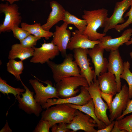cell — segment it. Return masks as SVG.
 I'll return each mask as SVG.
<instances>
[{"instance_id":"f35d334b","label":"cell","mask_w":132,"mask_h":132,"mask_svg":"<svg viewBox=\"0 0 132 132\" xmlns=\"http://www.w3.org/2000/svg\"><path fill=\"white\" fill-rule=\"evenodd\" d=\"M12 131V130L10 127L7 121L6 124L0 131V132H11Z\"/></svg>"},{"instance_id":"277c9868","label":"cell","mask_w":132,"mask_h":132,"mask_svg":"<svg viewBox=\"0 0 132 132\" xmlns=\"http://www.w3.org/2000/svg\"><path fill=\"white\" fill-rule=\"evenodd\" d=\"M55 85L58 97L66 98L77 96L80 89V86L88 87L89 85L86 79L83 77L72 76L63 78Z\"/></svg>"},{"instance_id":"5bb4252c","label":"cell","mask_w":132,"mask_h":132,"mask_svg":"<svg viewBox=\"0 0 132 132\" xmlns=\"http://www.w3.org/2000/svg\"><path fill=\"white\" fill-rule=\"evenodd\" d=\"M92 99L87 87L81 86L80 88V93L78 95L66 98L49 99L42 107L43 109H47L52 106L62 103L82 105L86 104Z\"/></svg>"},{"instance_id":"b9f144b4","label":"cell","mask_w":132,"mask_h":132,"mask_svg":"<svg viewBox=\"0 0 132 132\" xmlns=\"http://www.w3.org/2000/svg\"><path fill=\"white\" fill-rule=\"evenodd\" d=\"M130 56L132 60V52H130Z\"/></svg>"},{"instance_id":"ffe728a7","label":"cell","mask_w":132,"mask_h":132,"mask_svg":"<svg viewBox=\"0 0 132 132\" xmlns=\"http://www.w3.org/2000/svg\"><path fill=\"white\" fill-rule=\"evenodd\" d=\"M51 11L50 12L46 22L41 25L46 31H49L54 25L64 20L66 10L60 4L55 0L50 2Z\"/></svg>"},{"instance_id":"cb8c5ba5","label":"cell","mask_w":132,"mask_h":132,"mask_svg":"<svg viewBox=\"0 0 132 132\" xmlns=\"http://www.w3.org/2000/svg\"><path fill=\"white\" fill-rule=\"evenodd\" d=\"M21 26L22 29L28 31L31 34L41 38L44 37L47 40L54 35L52 32L46 31L42 28L40 23L30 24L23 22L21 23Z\"/></svg>"},{"instance_id":"e0dca14e","label":"cell","mask_w":132,"mask_h":132,"mask_svg":"<svg viewBox=\"0 0 132 132\" xmlns=\"http://www.w3.org/2000/svg\"><path fill=\"white\" fill-rule=\"evenodd\" d=\"M123 64L119 49L110 51L108 57V71L114 75L115 77L118 92L121 88L120 76L123 70Z\"/></svg>"},{"instance_id":"7402d4cb","label":"cell","mask_w":132,"mask_h":132,"mask_svg":"<svg viewBox=\"0 0 132 132\" xmlns=\"http://www.w3.org/2000/svg\"><path fill=\"white\" fill-rule=\"evenodd\" d=\"M34 49L33 48H27L23 47L20 44L12 45L10 51L8 58L15 59L18 58L23 61L33 55Z\"/></svg>"},{"instance_id":"3957f363","label":"cell","mask_w":132,"mask_h":132,"mask_svg":"<svg viewBox=\"0 0 132 132\" xmlns=\"http://www.w3.org/2000/svg\"><path fill=\"white\" fill-rule=\"evenodd\" d=\"M73 57L71 54H67L62 62L60 64L50 60L46 63L52 71L53 78L56 83L66 77L82 76L79 68L75 61L73 60Z\"/></svg>"},{"instance_id":"ac0fdd59","label":"cell","mask_w":132,"mask_h":132,"mask_svg":"<svg viewBox=\"0 0 132 132\" xmlns=\"http://www.w3.org/2000/svg\"><path fill=\"white\" fill-rule=\"evenodd\" d=\"M104 50L99 47L98 44L88 50V54L91 57L94 67V79H96L97 77L108 71V60L103 56Z\"/></svg>"},{"instance_id":"2e32d148","label":"cell","mask_w":132,"mask_h":132,"mask_svg":"<svg viewBox=\"0 0 132 132\" xmlns=\"http://www.w3.org/2000/svg\"><path fill=\"white\" fill-rule=\"evenodd\" d=\"M132 35V28L125 30L120 36L113 38L110 36H105L99 40L98 44L100 48L110 51L118 49L119 47L130 39Z\"/></svg>"},{"instance_id":"83f0119b","label":"cell","mask_w":132,"mask_h":132,"mask_svg":"<svg viewBox=\"0 0 132 132\" xmlns=\"http://www.w3.org/2000/svg\"><path fill=\"white\" fill-rule=\"evenodd\" d=\"M130 66L128 61L123 62V70L120 77L125 80L128 84L129 97L131 99L132 98V73L130 70Z\"/></svg>"},{"instance_id":"60d3db41","label":"cell","mask_w":132,"mask_h":132,"mask_svg":"<svg viewBox=\"0 0 132 132\" xmlns=\"http://www.w3.org/2000/svg\"><path fill=\"white\" fill-rule=\"evenodd\" d=\"M132 44V37L130 38V40L127 42L125 43L127 45H129Z\"/></svg>"},{"instance_id":"5b68a950","label":"cell","mask_w":132,"mask_h":132,"mask_svg":"<svg viewBox=\"0 0 132 132\" xmlns=\"http://www.w3.org/2000/svg\"><path fill=\"white\" fill-rule=\"evenodd\" d=\"M0 12L5 15L4 21L0 25V33L10 32L13 27L19 26L21 22V14L16 4H10L8 2L0 4Z\"/></svg>"},{"instance_id":"f1b7e54d","label":"cell","mask_w":132,"mask_h":132,"mask_svg":"<svg viewBox=\"0 0 132 132\" xmlns=\"http://www.w3.org/2000/svg\"><path fill=\"white\" fill-rule=\"evenodd\" d=\"M118 121L121 130H125L127 132H132V113Z\"/></svg>"},{"instance_id":"603a6c76","label":"cell","mask_w":132,"mask_h":132,"mask_svg":"<svg viewBox=\"0 0 132 132\" xmlns=\"http://www.w3.org/2000/svg\"><path fill=\"white\" fill-rule=\"evenodd\" d=\"M67 104L71 107L78 110L91 117L97 124L98 129H102L107 126L97 118L95 112L94 104L92 99L88 103L83 105H77L71 104Z\"/></svg>"},{"instance_id":"4dcf8cb0","label":"cell","mask_w":132,"mask_h":132,"mask_svg":"<svg viewBox=\"0 0 132 132\" xmlns=\"http://www.w3.org/2000/svg\"><path fill=\"white\" fill-rule=\"evenodd\" d=\"M13 36L15 38L20 41L31 34L28 31L20 28L19 26L13 27L11 29Z\"/></svg>"},{"instance_id":"52a82bcc","label":"cell","mask_w":132,"mask_h":132,"mask_svg":"<svg viewBox=\"0 0 132 132\" xmlns=\"http://www.w3.org/2000/svg\"><path fill=\"white\" fill-rule=\"evenodd\" d=\"M43 82L47 85L44 86L36 79H31L29 80V83L35 93L34 98L42 106L46 103L47 100L49 99L60 98L57 95L56 88L53 86L51 81L47 80Z\"/></svg>"},{"instance_id":"30bf717a","label":"cell","mask_w":132,"mask_h":132,"mask_svg":"<svg viewBox=\"0 0 132 132\" xmlns=\"http://www.w3.org/2000/svg\"><path fill=\"white\" fill-rule=\"evenodd\" d=\"M128 89L126 85L124 84L122 86L121 91L115 95L109 111V117L110 122L120 117L126 109L131 100L129 97Z\"/></svg>"},{"instance_id":"4316f807","label":"cell","mask_w":132,"mask_h":132,"mask_svg":"<svg viewBox=\"0 0 132 132\" xmlns=\"http://www.w3.org/2000/svg\"><path fill=\"white\" fill-rule=\"evenodd\" d=\"M25 89L19 88H15L8 84L7 81L0 77V91L4 95L9 94H13L15 97L17 95H20L22 93L25 92Z\"/></svg>"},{"instance_id":"e575fe53","label":"cell","mask_w":132,"mask_h":132,"mask_svg":"<svg viewBox=\"0 0 132 132\" xmlns=\"http://www.w3.org/2000/svg\"><path fill=\"white\" fill-rule=\"evenodd\" d=\"M100 94L101 97L106 101L109 108V111H110L111 105L114 95L112 94H107L100 91Z\"/></svg>"},{"instance_id":"1f68e13d","label":"cell","mask_w":132,"mask_h":132,"mask_svg":"<svg viewBox=\"0 0 132 132\" xmlns=\"http://www.w3.org/2000/svg\"><path fill=\"white\" fill-rule=\"evenodd\" d=\"M129 11L125 15L124 17H128L127 20L123 23L121 24L117 25L115 28V29L118 32H120L125 28L128 27L132 23V5Z\"/></svg>"},{"instance_id":"9c48e42d","label":"cell","mask_w":132,"mask_h":132,"mask_svg":"<svg viewBox=\"0 0 132 132\" xmlns=\"http://www.w3.org/2000/svg\"><path fill=\"white\" fill-rule=\"evenodd\" d=\"M88 49L78 48L73 50L75 61L79 68L82 76L87 80L89 86L92 83L95 78V71L90 66L87 57Z\"/></svg>"},{"instance_id":"6da1fadb","label":"cell","mask_w":132,"mask_h":132,"mask_svg":"<svg viewBox=\"0 0 132 132\" xmlns=\"http://www.w3.org/2000/svg\"><path fill=\"white\" fill-rule=\"evenodd\" d=\"M82 18L85 20L87 25L83 34L87 35L92 41L101 40L106 35L105 33H98L99 28H104L108 18V11L102 8L92 11L84 10Z\"/></svg>"},{"instance_id":"7c38bea8","label":"cell","mask_w":132,"mask_h":132,"mask_svg":"<svg viewBox=\"0 0 132 132\" xmlns=\"http://www.w3.org/2000/svg\"><path fill=\"white\" fill-rule=\"evenodd\" d=\"M67 128L72 132L82 130L85 132H97L95 129L98 125L95 121L87 114L77 109L75 115L72 121L67 124Z\"/></svg>"},{"instance_id":"d6986e66","label":"cell","mask_w":132,"mask_h":132,"mask_svg":"<svg viewBox=\"0 0 132 132\" xmlns=\"http://www.w3.org/2000/svg\"><path fill=\"white\" fill-rule=\"evenodd\" d=\"M71 38L67 46V49L73 50L81 48L91 49L100 43L99 40L94 41L90 40L88 36L81 33L78 30L72 33Z\"/></svg>"},{"instance_id":"8992f818","label":"cell","mask_w":132,"mask_h":132,"mask_svg":"<svg viewBox=\"0 0 132 132\" xmlns=\"http://www.w3.org/2000/svg\"><path fill=\"white\" fill-rule=\"evenodd\" d=\"M87 88L93 100L97 118L107 126L109 125L111 122L107 114V110L109 109V108L107 104L103 100L101 96L98 79H94L93 82Z\"/></svg>"},{"instance_id":"ba28073f","label":"cell","mask_w":132,"mask_h":132,"mask_svg":"<svg viewBox=\"0 0 132 132\" xmlns=\"http://www.w3.org/2000/svg\"><path fill=\"white\" fill-rule=\"evenodd\" d=\"M21 82L25 91L24 93H22V97L20 95L16 96L19 108L28 114H33L37 117L39 116L42 110V106L35 100L34 92L30 90L22 81Z\"/></svg>"},{"instance_id":"d590c367","label":"cell","mask_w":132,"mask_h":132,"mask_svg":"<svg viewBox=\"0 0 132 132\" xmlns=\"http://www.w3.org/2000/svg\"><path fill=\"white\" fill-rule=\"evenodd\" d=\"M131 113H132V98L128 103L125 110L123 112L121 115L116 120H118L124 118L125 115Z\"/></svg>"},{"instance_id":"74e56055","label":"cell","mask_w":132,"mask_h":132,"mask_svg":"<svg viewBox=\"0 0 132 132\" xmlns=\"http://www.w3.org/2000/svg\"><path fill=\"white\" fill-rule=\"evenodd\" d=\"M111 132H127L125 130H121L119 128L118 125V121H115L114 125Z\"/></svg>"},{"instance_id":"484cf974","label":"cell","mask_w":132,"mask_h":132,"mask_svg":"<svg viewBox=\"0 0 132 132\" xmlns=\"http://www.w3.org/2000/svg\"><path fill=\"white\" fill-rule=\"evenodd\" d=\"M64 22H66L68 24H71L74 25L81 33H83L86 26L87 23L84 20L79 19L75 16L71 14L67 11H66L65 15Z\"/></svg>"},{"instance_id":"4fadbf2b","label":"cell","mask_w":132,"mask_h":132,"mask_svg":"<svg viewBox=\"0 0 132 132\" xmlns=\"http://www.w3.org/2000/svg\"><path fill=\"white\" fill-rule=\"evenodd\" d=\"M132 5V0H122L116 2L112 15L108 18L104 27L103 32L106 33L109 30L114 28L120 23L124 22L123 17L124 13Z\"/></svg>"},{"instance_id":"9a60e30c","label":"cell","mask_w":132,"mask_h":132,"mask_svg":"<svg viewBox=\"0 0 132 132\" xmlns=\"http://www.w3.org/2000/svg\"><path fill=\"white\" fill-rule=\"evenodd\" d=\"M68 24L64 22L60 26L56 25L52 40L54 44L58 47L62 55L65 57L67 55V46L71 38V32L67 29Z\"/></svg>"},{"instance_id":"8d00e7d4","label":"cell","mask_w":132,"mask_h":132,"mask_svg":"<svg viewBox=\"0 0 132 132\" xmlns=\"http://www.w3.org/2000/svg\"><path fill=\"white\" fill-rule=\"evenodd\" d=\"M115 121L111 122L110 124L107 126L105 128L101 129H98L97 132H111L113 128Z\"/></svg>"},{"instance_id":"836d02e7","label":"cell","mask_w":132,"mask_h":132,"mask_svg":"<svg viewBox=\"0 0 132 132\" xmlns=\"http://www.w3.org/2000/svg\"><path fill=\"white\" fill-rule=\"evenodd\" d=\"M57 125V124L53 125L51 131L52 132H70V129L67 127V124L64 122H60Z\"/></svg>"},{"instance_id":"44dd1931","label":"cell","mask_w":132,"mask_h":132,"mask_svg":"<svg viewBox=\"0 0 132 132\" xmlns=\"http://www.w3.org/2000/svg\"><path fill=\"white\" fill-rule=\"evenodd\" d=\"M99 86L101 91L114 95L118 93L115 77L113 74L107 71L98 77Z\"/></svg>"},{"instance_id":"8fae6325","label":"cell","mask_w":132,"mask_h":132,"mask_svg":"<svg viewBox=\"0 0 132 132\" xmlns=\"http://www.w3.org/2000/svg\"><path fill=\"white\" fill-rule=\"evenodd\" d=\"M33 55L30 62L34 63L43 64L52 60L58 55L60 52L58 47L55 45L52 41L50 43L45 42L40 47L34 46Z\"/></svg>"},{"instance_id":"d6a6232c","label":"cell","mask_w":132,"mask_h":132,"mask_svg":"<svg viewBox=\"0 0 132 132\" xmlns=\"http://www.w3.org/2000/svg\"><path fill=\"white\" fill-rule=\"evenodd\" d=\"M52 126L48 121L41 119L33 132H49Z\"/></svg>"},{"instance_id":"d4e9b609","label":"cell","mask_w":132,"mask_h":132,"mask_svg":"<svg viewBox=\"0 0 132 132\" xmlns=\"http://www.w3.org/2000/svg\"><path fill=\"white\" fill-rule=\"evenodd\" d=\"M6 67L7 71L13 75L17 80L22 81L20 75L24 68L23 61H17L15 59H10L7 63Z\"/></svg>"},{"instance_id":"7a4b0ae2","label":"cell","mask_w":132,"mask_h":132,"mask_svg":"<svg viewBox=\"0 0 132 132\" xmlns=\"http://www.w3.org/2000/svg\"><path fill=\"white\" fill-rule=\"evenodd\" d=\"M46 109L41 114V119L48 121L52 126L60 122L68 124L75 116L77 109L66 104H60Z\"/></svg>"},{"instance_id":"ab89813d","label":"cell","mask_w":132,"mask_h":132,"mask_svg":"<svg viewBox=\"0 0 132 132\" xmlns=\"http://www.w3.org/2000/svg\"><path fill=\"white\" fill-rule=\"evenodd\" d=\"M21 0H0L2 1H6L8 2L10 4H12L14 3L16 1H19ZM31 0L32 1H35L37 0Z\"/></svg>"},{"instance_id":"f546056e","label":"cell","mask_w":132,"mask_h":132,"mask_svg":"<svg viewBox=\"0 0 132 132\" xmlns=\"http://www.w3.org/2000/svg\"><path fill=\"white\" fill-rule=\"evenodd\" d=\"M41 39V38L30 34L25 39L20 41V44L24 47L33 48L36 45L37 41Z\"/></svg>"}]
</instances>
